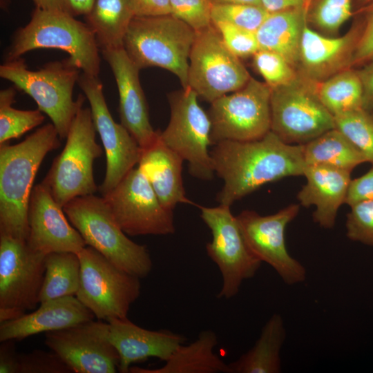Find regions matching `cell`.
Returning <instances> with one entry per match:
<instances>
[{"mask_svg":"<svg viewBox=\"0 0 373 373\" xmlns=\"http://www.w3.org/2000/svg\"><path fill=\"white\" fill-rule=\"evenodd\" d=\"M334 118L335 128L373 164V114L359 108L339 114Z\"/></svg>","mask_w":373,"mask_h":373,"instance_id":"obj_34","label":"cell"},{"mask_svg":"<svg viewBox=\"0 0 373 373\" xmlns=\"http://www.w3.org/2000/svg\"><path fill=\"white\" fill-rule=\"evenodd\" d=\"M230 207L224 204L199 207L200 218L212 236L206 245V251L222 276V287L217 298L224 299L236 296L242 282L253 278L262 264L249 249Z\"/></svg>","mask_w":373,"mask_h":373,"instance_id":"obj_12","label":"cell"},{"mask_svg":"<svg viewBox=\"0 0 373 373\" xmlns=\"http://www.w3.org/2000/svg\"><path fill=\"white\" fill-rule=\"evenodd\" d=\"M212 5L243 3L261 6L260 0H209Z\"/></svg>","mask_w":373,"mask_h":373,"instance_id":"obj_49","label":"cell"},{"mask_svg":"<svg viewBox=\"0 0 373 373\" xmlns=\"http://www.w3.org/2000/svg\"><path fill=\"white\" fill-rule=\"evenodd\" d=\"M362 22L341 37H327L305 24L302 35L297 71L315 82L352 67Z\"/></svg>","mask_w":373,"mask_h":373,"instance_id":"obj_21","label":"cell"},{"mask_svg":"<svg viewBox=\"0 0 373 373\" xmlns=\"http://www.w3.org/2000/svg\"><path fill=\"white\" fill-rule=\"evenodd\" d=\"M350 207L345 223L347 237L373 247V200L361 201Z\"/></svg>","mask_w":373,"mask_h":373,"instance_id":"obj_38","label":"cell"},{"mask_svg":"<svg viewBox=\"0 0 373 373\" xmlns=\"http://www.w3.org/2000/svg\"><path fill=\"white\" fill-rule=\"evenodd\" d=\"M363 87V108L373 112V59L357 70Z\"/></svg>","mask_w":373,"mask_h":373,"instance_id":"obj_47","label":"cell"},{"mask_svg":"<svg viewBox=\"0 0 373 373\" xmlns=\"http://www.w3.org/2000/svg\"><path fill=\"white\" fill-rule=\"evenodd\" d=\"M109 338L116 348L119 363L118 372L128 373L132 364L155 357L166 361L187 338L169 329L149 330L128 318H110Z\"/></svg>","mask_w":373,"mask_h":373,"instance_id":"obj_22","label":"cell"},{"mask_svg":"<svg viewBox=\"0 0 373 373\" xmlns=\"http://www.w3.org/2000/svg\"><path fill=\"white\" fill-rule=\"evenodd\" d=\"M218 343V337L213 331L203 330L192 343L180 345L163 366L147 369L132 365L129 372L231 373L229 363L214 352Z\"/></svg>","mask_w":373,"mask_h":373,"instance_id":"obj_27","label":"cell"},{"mask_svg":"<svg viewBox=\"0 0 373 373\" xmlns=\"http://www.w3.org/2000/svg\"><path fill=\"white\" fill-rule=\"evenodd\" d=\"M358 2L361 4V5H368L370 4V3L373 2V0H358Z\"/></svg>","mask_w":373,"mask_h":373,"instance_id":"obj_50","label":"cell"},{"mask_svg":"<svg viewBox=\"0 0 373 373\" xmlns=\"http://www.w3.org/2000/svg\"><path fill=\"white\" fill-rule=\"evenodd\" d=\"M45 344L75 373H115L119 354L109 338L108 323L86 321L45 333Z\"/></svg>","mask_w":373,"mask_h":373,"instance_id":"obj_18","label":"cell"},{"mask_svg":"<svg viewBox=\"0 0 373 373\" xmlns=\"http://www.w3.org/2000/svg\"><path fill=\"white\" fill-rule=\"evenodd\" d=\"M102 197L126 235L162 236L175 231L173 211L161 203L138 167L132 169Z\"/></svg>","mask_w":373,"mask_h":373,"instance_id":"obj_15","label":"cell"},{"mask_svg":"<svg viewBox=\"0 0 373 373\" xmlns=\"http://www.w3.org/2000/svg\"><path fill=\"white\" fill-rule=\"evenodd\" d=\"M16 91L9 87L0 91V145L40 125L44 121L43 113L36 110H19L12 106Z\"/></svg>","mask_w":373,"mask_h":373,"instance_id":"obj_33","label":"cell"},{"mask_svg":"<svg viewBox=\"0 0 373 373\" xmlns=\"http://www.w3.org/2000/svg\"><path fill=\"white\" fill-rule=\"evenodd\" d=\"M196 32L172 15L134 17L123 48L140 70L156 66L174 74L182 88L188 87L190 52Z\"/></svg>","mask_w":373,"mask_h":373,"instance_id":"obj_6","label":"cell"},{"mask_svg":"<svg viewBox=\"0 0 373 373\" xmlns=\"http://www.w3.org/2000/svg\"><path fill=\"white\" fill-rule=\"evenodd\" d=\"M252 58L255 69L271 88L289 82L298 75L292 65L274 52L258 50Z\"/></svg>","mask_w":373,"mask_h":373,"instance_id":"obj_36","label":"cell"},{"mask_svg":"<svg viewBox=\"0 0 373 373\" xmlns=\"http://www.w3.org/2000/svg\"><path fill=\"white\" fill-rule=\"evenodd\" d=\"M299 210V204H291L268 216L251 210H245L236 216L252 254L262 262L270 265L289 285L304 282L306 278L305 268L289 254L285 240V229Z\"/></svg>","mask_w":373,"mask_h":373,"instance_id":"obj_16","label":"cell"},{"mask_svg":"<svg viewBox=\"0 0 373 373\" xmlns=\"http://www.w3.org/2000/svg\"><path fill=\"white\" fill-rule=\"evenodd\" d=\"M45 275L40 303L57 298L76 296L80 285L81 264L78 254L51 252L45 256Z\"/></svg>","mask_w":373,"mask_h":373,"instance_id":"obj_31","label":"cell"},{"mask_svg":"<svg viewBox=\"0 0 373 373\" xmlns=\"http://www.w3.org/2000/svg\"><path fill=\"white\" fill-rule=\"evenodd\" d=\"M59 139L48 123L18 144L0 145V235L27 241L32 184L46 155L60 146Z\"/></svg>","mask_w":373,"mask_h":373,"instance_id":"obj_2","label":"cell"},{"mask_svg":"<svg viewBox=\"0 0 373 373\" xmlns=\"http://www.w3.org/2000/svg\"><path fill=\"white\" fill-rule=\"evenodd\" d=\"M286 337L281 315L273 314L267 321L254 345L229 363L231 373H278L280 350Z\"/></svg>","mask_w":373,"mask_h":373,"instance_id":"obj_28","label":"cell"},{"mask_svg":"<svg viewBox=\"0 0 373 373\" xmlns=\"http://www.w3.org/2000/svg\"><path fill=\"white\" fill-rule=\"evenodd\" d=\"M212 25L218 31L227 48L238 58L252 57L259 50L256 32L224 22Z\"/></svg>","mask_w":373,"mask_h":373,"instance_id":"obj_39","label":"cell"},{"mask_svg":"<svg viewBox=\"0 0 373 373\" xmlns=\"http://www.w3.org/2000/svg\"><path fill=\"white\" fill-rule=\"evenodd\" d=\"M317 92L326 109L334 117L363 108V87L357 70L349 68L318 82Z\"/></svg>","mask_w":373,"mask_h":373,"instance_id":"obj_32","label":"cell"},{"mask_svg":"<svg viewBox=\"0 0 373 373\" xmlns=\"http://www.w3.org/2000/svg\"><path fill=\"white\" fill-rule=\"evenodd\" d=\"M317 84L298 72L289 82L271 88V131L285 142L305 144L335 128Z\"/></svg>","mask_w":373,"mask_h":373,"instance_id":"obj_8","label":"cell"},{"mask_svg":"<svg viewBox=\"0 0 373 373\" xmlns=\"http://www.w3.org/2000/svg\"><path fill=\"white\" fill-rule=\"evenodd\" d=\"M80 70L68 58L48 62L37 70H29L25 61L18 58L0 66V77L30 96L38 109L50 117L60 139H64L86 99L82 94L75 101L73 98Z\"/></svg>","mask_w":373,"mask_h":373,"instance_id":"obj_5","label":"cell"},{"mask_svg":"<svg viewBox=\"0 0 373 373\" xmlns=\"http://www.w3.org/2000/svg\"><path fill=\"white\" fill-rule=\"evenodd\" d=\"M210 154L215 174L224 182L217 200L229 206L265 184L303 175L306 166L303 145L287 144L271 131L255 140L219 142Z\"/></svg>","mask_w":373,"mask_h":373,"instance_id":"obj_1","label":"cell"},{"mask_svg":"<svg viewBox=\"0 0 373 373\" xmlns=\"http://www.w3.org/2000/svg\"><path fill=\"white\" fill-rule=\"evenodd\" d=\"M77 84L89 102L95 129L106 153V173L99 186L104 196L138 164L142 149L128 131L113 119L98 77L82 73Z\"/></svg>","mask_w":373,"mask_h":373,"instance_id":"obj_17","label":"cell"},{"mask_svg":"<svg viewBox=\"0 0 373 373\" xmlns=\"http://www.w3.org/2000/svg\"><path fill=\"white\" fill-rule=\"evenodd\" d=\"M95 317L75 296L48 300L30 314L0 323V342L19 341L34 334L68 328L94 320Z\"/></svg>","mask_w":373,"mask_h":373,"instance_id":"obj_24","label":"cell"},{"mask_svg":"<svg viewBox=\"0 0 373 373\" xmlns=\"http://www.w3.org/2000/svg\"><path fill=\"white\" fill-rule=\"evenodd\" d=\"M271 88L252 77L242 88L211 103L212 145L224 140L250 141L271 131Z\"/></svg>","mask_w":373,"mask_h":373,"instance_id":"obj_14","label":"cell"},{"mask_svg":"<svg viewBox=\"0 0 373 373\" xmlns=\"http://www.w3.org/2000/svg\"><path fill=\"white\" fill-rule=\"evenodd\" d=\"M269 12L260 6L231 3L212 5L211 21L224 22L256 32Z\"/></svg>","mask_w":373,"mask_h":373,"instance_id":"obj_35","label":"cell"},{"mask_svg":"<svg viewBox=\"0 0 373 373\" xmlns=\"http://www.w3.org/2000/svg\"><path fill=\"white\" fill-rule=\"evenodd\" d=\"M262 8L268 12L291 8H306L308 0H260Z\"/></svg>","mask_w":373,"mask_h":373,"instance_id":"obj_48","label":"cell"},{"mask_svg":"<svg viewBox=\"0 0 373 373\" xmlns=\"http://www.w3.org/2000/svg\"><path fill=\"white\" fill-rule=\"evenodd\" d=\"M184 160L160 139L142 149L137 167L146 178L161 203L173 210L177 204H193L187 198L182 181Z\"/></svg>","mask_w":373,"mask_h":373,"instance_id":"obj_25","label":"cell"},{"mask_svg":"<svg viewBox=\"0 0 373 373\" xmlns=\"http://www.w3.org/2000/svg\"><path fill=\"white\" fill-rule=\"evenodd\" d=\"M307 14L306 8L269 13L256 32L259 50L279 54L296 69Z\"/></svg>","mask_w":373,"mask_h":373,"instance_id":"obj_26","label":"cell"},{"mask_svg":"<svg viewBox=\"0 0 373 373\" xmlns=\"http://www.w3.org/2000/svg\"><path fill=\"white\" fill-rule=\"evenodd\" d=\"M198 99V95L190 87L169 95L170 119L166 128L160 131V137L188 162L192 176L209 181L215 174L209 150L212 145L211 123Z\"/></svg>","mask_w":373,"mask_h":373,"instance_id":"obj_10","label":"cell"},{"mask_svg":"<svg viewBox=\"0 0 373 373\" xmlns=\"http://www.w3.org/2000/svg\"><path fill=\"white\" fill-rule=\"evenodd\" d=\"M352 15V0H318L310 21L318 30L335 34Z\"/></svg>","mask_w":373,"mask_h":373,"instance_id":"obj_37","label":"cell"},{"mask_svg":"<svg viewBox=\"0 0 373 373\" xmlns=\"http://www.w3.org/2000/svg\"><path fill=\"white\" fill-rule=\"evenodd\" d=\"M45 256L27 241L0 235V323L18 318L40 303Z\"/></svg>","mask_w":373,"mask_h":373,"instance_id":"obj_11","label":"cell"},{"mask_svg":"<svg viewBox=\"0 0 373 373\" xmlns=\"http://www.w3.org/2000/svg\"><path fill=\"white\" fill-rule=\"evenodd\" d=\"M251 77L213 25L196 32L189 55L188 87L198 97L211 104L242 88Z\"/></svg>","mask_w":373,"mask_h":373,"instance_id":"obj_13","label":"cell"},{"mask_svg":"<svg viewBox=\"0 0 373 373\" xmlns=\"http://www.w3.org/2000/svg\"><path fill=\"white\" fill-rule=\"evenodd\" d=\"M303 145L305 165H325L351 171L367 162L365 156L336 128Z\"/></svg>","mask_w":373,"mask_h":373,"instance_id":"obj_30","label":"cell"},{"mask_svg":"<svg viewBox=\"0 0 373 373\" xmlns=\"http://www.w3.org/2000/svg\"><path fill=\"white\" fill-rule=\"evenodd\" d=\"M63 360L53 351L35 350L18 356V373H71Z\"/></svg>","mask_w":373,"mask_h":373,"instance_id":"obj_41","label":"cell"},{"mask_svg":"<svg viewBox=\"0 0 373 373\" xmlns=\"http://www.w3.org/2000/svg\"><path fill=\"white\" fill-rule=\"evenodd\" d=\"M18 356L14 340L1 341L0 373H18Z\"/></svg>","mask_w":373,"mask_h":373,"instance_id":"obj_46","label":"cell"},{"mask_svg":"<svg viewBox=\"0 0 373 373\" xmlns=\"http://www.w3.org/2000/svg\"><path fill=\"white\" fill-rule=\"evenodd\" d=\"M134 17H153L171 15V0H131Z\"/></svg>","mask_w":373,"mask_h":373,"instance_id":"obj_45","label":"cell"},{"mask_svg":"<svg viewBox=\"0 0 373 373\" xmlns=\"http://www.w3.org/2000/svg\"><path fill=\"white\" fill-rule=\"evenodd\" d=\"M96 132L90 108L82 106L73 119L64 149L41 182L62 207L77 197L97 191L93 166L102 149L96 142Z\"/></svg>","mask_w":373,"mask_h":373,"instance_id":"obj_7","label":"cell"},{"mask_svg":"<svg viewBox=\"0 0 373 373\" xmlns=\"http://www.w3.org/2000/svg\"><path fill=\"white\" fill-rule=\"evenodd\" d=\"M362 25V31L352 60V67H361L373 59V3L367 9Z\"/></svg>","mask_w":373,"mask_h":373,"instance_id":"obj_42","label":"cell"},{"mask_svg":"<svg viewBox=\"0 0 373 373\" xmlns=\"http://www.w3.org/2000/svg\"><path fill=\"white\" fill-rule=\"evenodd\" d=\"M84 17L101 50L123 47L124 36L134 17L131 0H95Z\"/></svg>","mask_w":373,"mask_h":373,"instance_id":"obj_29","label":"cell"},{"mask_svg":"<svg viewBox=\"0 0 373 373\" xmlns=\"http://www.w3.org/2000/svg\"><path fill=\"white\" fill-rule=\"evenodd\" d=\"M373 200V164L363 175L351 180L345 203L351 206L363 200Z\"/></svg>","mask_w":373,"mask_h":373,"instance_id":"obj_44","label":"cell"},{"mask_svg":"<svg viewBox=\"0 0 373 373\" xmlns=\"http://www.w3.org/2000/svg\"><path fill=\"white\" fill-rule=\"evenodd\" d=\"M101 51L117 84L121 124L142 149H146L156 141L160 131H155L150 123L148 104L139 78L140 70L123 47Z\"/></svg>","mask_w":373,"mask_h":373,"instance_id":"obj_20","label":"cell"},{"mask_svg":"<svg viewBox=\"0 0 373 373\" xmlns=\"http://www.w3.org/2000/svg\"><path fill=\"white\" fill-rule=\"evenodd\" d=\"M77 254L81 275L75 296L98 320L126 318L140 295V278L117 267L90 246Z\"/></svg>","mask_w":373,"mask_h":373,"instance_id":"obj_9","label":"cell"},{"mask_svg":"<svg viewBox=\"0 0 373 373\" xmlns=\"http://www.w3.org/2000/svg\"><path fill=\"white\" fill-rule=\"evenodd\" d=\"M63 207L42 183L33 186L28 207V246L47 254L51 252L79 253L86 244L69 223Z\"/></svg>","mask_w":373,"mask_h":373,"instance_id":"obj_19","label":"cell"},{"mask_svg":"<svg viewBox=\"0 0 373 373\" xmlns=\"http://www.w3.org/2000/svg\"><path fill=\"white\" fill-rule=\"evenodd\" d=\"M171 15L195 32L212 25V4L209 0H171Z\"/></svg>","mask_w":373,"mask_h":373,"instance_id":"obj_40","label":"cell"},{"mask_svg":"<svg viewBox=\"0 0 373 373\" xmlns=\"http://www.w3.org/2000/svg\"><path fill=\"white\" fill-rule=\"evenodd\" d=\"M306 183L297 194L300 204L315 206L313 220L325 229L334 227L341 206L345 203L351 171L325 165H306Z\"/></svg>","mask_w":373,"mask_h":373,"instance_id":"obj_23","label":"cell"},{"mask_svg":"<svg viewBox=\"0 0 373 373\" xmlns=\"http://www.w3.org/2000/svg\"><path fill=\"white\" fill-rule=\"evenodd\" d=\"M36 8L62 12L74 17L86 15L95 0H32Z\"/></svg>","mask_w":373,"mask_h":373,"instance_id":"obj_43","label":"cell"},{"mask_svg":"<svg viewBox=\"0 0 373 373\" xmlns=\"http://www.w3.org/2000/svg\"><path fill=\"white\" fill-rule=\"evenodd\" d=\"M59 49L82 73L98 77L99 47L95 35L85 22L70 15L36 8L30 21L16 31L6 53V60L20 58L29 51Z\"/></svg>","mask_w":373,"mask_h":373,"instance_id":"obj_3","label":"cell"},{"mask_svg":"<svg viewBox=\"0 0 373 373\" xmlns=\"http://www.w3.org/2000/svg\"><path fill=\"white\" fill-rule=\"evenodd\" d=\"M63 210L86 245L117 267L140 278L151 273L153 262L147 247L126 236L103 197L94 194L79 196L66 204Z\"/></svg>","mask_w":373,"mask_h":373,"instance_id":"obj_4","label":"cell"}]
</instances>
